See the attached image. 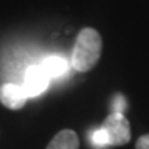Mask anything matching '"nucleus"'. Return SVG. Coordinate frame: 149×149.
<instances>
[{
	"label": "nucleus",
	"instance_id": "f257e3e1",
	"mask_svg": "<svg viewBox=\"0 0 149 149\" xmlns=\"http://www.w3.org/2000/svg\"><path fill=\"white\" fill-rule=\"evenodd\" d=\"M102 53V37L93 28H83L76 36L70 64L77 72H88L97 65Z\"/></svg>",
	"mask_w": 149,
	"mask_h": 149
},
{
	"label": "nucleus",
	"instance_id": "f03ea898",
	"mask_svg": "<svg viewBox=\"0 0 149 149\" xmlns=\"http://www.w3.org/2000/svg\"><path fill=\"white\" fill-rule=\"evenodd\" d=\"M102 130L107 135L108 144L113 146H122L130 142L131 139V130L127 117L122 113L112 112L111 115L102 123Z\"/></svg>",
	"mask_w": 149,
	"mask_h": 149
},
{
	"label": "nucleus",
	"instance_id": "7ed1b4c3",
	"mask_svg": "<svg viewBox=\"0 0 149 149\" xmlns=\"http://www.w3.org/2000/svg\"><path fill=\"white\" fill-rule=\"evenodd\" d=\"M28 98V93L24 86L15 83H4L0 86V104L11 111H19L25 107Z\"/></svg>",
	"mask_w": 149,
	"mask_h": 149
},
{
	"label": "nucleus",
	"instance_id": "20e7f679",
	"mask_svg": "<svg viewBox=\"0 0 149 149\" xmlns=\"http://www.w3.org/2000/svg\"><path fill=\"white\" fill-rule=\"evenodd\" d=\"M48 81H50V79H48L47 74L44 73L42 66L40 65H32L26 69L24 88H25L29 97H37L48 87Z\"/></svg>",
	"mask_w": 149,
	"mask_h": 149
},
{
	"label": "nucleus",
	"instance_id": "39448f33",
	"mask_svg": "<svg viewBox=\"0 0 149 149\" xmlns=\"http://www.w3.org/2000/svg\"><path fill=\"white\" fill-rule=\"evenodd\" d=\"M80 139L73 130L65 128L55 134L46 149H79Z\"/></svg>",
	"mask_w": 149,
	"mask_h": 149
},
{
	"label": "nucleus",
	"instance_id": "423d86ee",
	"mask_svg": "<svg viewBox=\"0 0 149 149\" xmlns=\"http://www.w3.org/2000/svg\"><path fill=\"white\" fill-rule=\"evenodd\" d=\"M40 66L44 70V73L48 76V79H57L64 73H66V69H68L66 61L61 57H57V55L46 58Z\"/></svg>",
	"mask_w": 149,
	"mask_h": 149
},
{
	"label": "nucleus",
	"instance_id": "0eeeda50",
	"mask_svg": "<svg viewBox=\"0 0 149 149\" xmlns=\"http://www.w3.org/2000/svg\"><path fill=\"white\" fill-rule=\"evenodd\" d=\"M90 139H91V144L94 145L97 149H104L109 145L108 144L107 135H105V133H104L102 128H98L95 131L90 133Z\"/></svg>",
	"mask_w": 149,
	"mask_h": 149
},
{
	"label": "nucleus",
	"instance_id": "6e6552de",
	"mask_svg": "<svg viewBox=\"0 0 149 149\" xmlns=\"http://www.w3.org/2000/svg\"><path fill=\"white\" fill-rule=\"evenodd\" d=\"M126 107H127V101L124 100V97H123L122 94H116L115 100H113V112H115V113H122V115H124Z\"/></svg>",
	"mask_w": 149,
	"mask_h": 149
},
{
	"label": "nucleus",
	"instance_id": "1a4fd4ad",
	"mask_svg": "<svg viewBox=\"0 0 149 149\" xmlns=\"http://www.w3.org/2000/svg\"><path fill=\"white\" fill-rule=\"evenodd\" d=\"M135 149H149V134H145L137 139Z\"/></svg>",
	"mask_w": 149,
	"mask_h": 149
}]
</instances>
